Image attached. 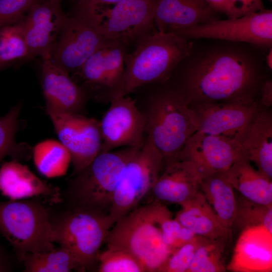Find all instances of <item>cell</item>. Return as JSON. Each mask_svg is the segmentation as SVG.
<instances>
[{
	"label": "cell",
	"mask_w": 272,
	"mask_h": 272,
	"mask_svg": "<svg viewBox=\"0 0 272 272\" xmlns=\"http://www.w3.org/2000/svg\"><path fill=\"white\" fill-rule=\"evenodd\" d=\"M228 19L237 18L264 10L262 0H228Z\"/></svg>",
	"instance_id": "8d00e7d4"
},
{
	"label": "cell",
	"mask_w": 272,
	"mask_h": 272,
	"mask_svg": "<svg viewBox=\"0 0 272 272\" xmlns=\"http://www.w3.org/2000/svg\"><path fill=\"white\" fill-rule=\"evenodd\" d=\"M141 147H126L116 151L100 152L70 180L62 195L67 207L109 215L112 197L123 172Z\"/></svg>",
	"instance_id": "277c9868"
},
{
	"label": "cell",
	"mask_w": 272,
	"mask_h": 272,
	"mask_svg": "<svg viewBox=\"0 0 272 272\" xmlns=\"http://www.w3.org/2000/svg\"><path fill=\"white\" fill-rule=\"evenodd\" d=\"M226 269L233 272H271L272 233L261 226L241 231Z\"/></svg>",
	"instance_id": "ffe728a7"
},
{
	"label": "cell",
	"mask_w": 272,
	"mask_h": 272,
	"mask_svg": "<svg viewBox=\"0 0 272 272\" xmlns=\"http://www.w3.org/2000/svg\"><path fill=\"white\" fill-rule=\"evenodd\" d=\"M192 45V40L156 31L125 54L122 79L110 102L128 95L140 86L166 82Z\"/></svg>",
	"instance_id": "3957f363"
},
{
	"label": "cell",
	"mask_w": 272,
	"mask_h": 272,
	"mask_svg": "<svg viewBox=\"0 0 272 272\" xmlns=\"http://www.w3.org/2000/svg\"><path fill=\"white\" fill-rule=\"evenodd\" d=\"M49 213L55 243L69 250L86 270H97L100 248L112 226L108 215L69 207Z\"/></svg>",
	"instance_id": "52a82bcc"
},
{
	"label": "cell",
	"mask_w": 272,
	"mask_h": 272,
	"mask_svg": "<svg viewBox=\"0 0 272 272\" xmlns=\"http://www.w3.org/2000/svg\"><path fill=\"white\" fill-rule=\"evenodd\" d=\"M131 93L144 117L147 135L162 154L163 165L177 160L198 129L192 108L166 82L145 85Z\"/></svg>",
	"instance_id": "7a4b0ae2"
},
{
	"label": "cell",
	"mask_w": 272,
	"mask_h": 272,
	"mask_svg": "<svg viewBox=\"0 0 272 272\" xmlns=\"http://www.w3.org/2000/svg\"><path fill=\"white\" fill-rule=\"evenodd\" d=\"M192 40L167 83L188 105L249 101L260 90L268 51L253 44L216 39Z\"/></svg>",
	"instance_id": "6da1fadb"
},
{
	"label": "cell",
	"mask_w": 272,
	"mask_h": 272,
	"mask_svg": "<svg viewBox=\"0 0 272 272\" xmlns=\"http://www.w3.org/2000/svg\"><path fill=\"white\" fill-rule=\"evenodd\" d=\"M98 263L99 272H145L133 255L121 249L107 248L99 253Z\"/></svg>",
	"instance_id": "836d02e7"
},
{
	"label": "cell",
	"mask_w": 272,
	"mask_h": 272,
	"mask_svg": "<svg viewBox=\"0 0 272 272\" xmlns=\"http://www.w3.org/2000/svg\"><path fill=\"white\" fill-rule=\"evenodd\" d=\"M100 121L102 143L100 152L118 147H141L147 134L144 117L128 95L113 99Z\"/></svg>",
	"instance_id": "9a60e30c"
},
{
	"label": "cell",
	"mask_w": 272,
	"mask_h": 272,
	"mask_svg": "<svg viewBox=\"0 0 272 272\" xmlns=\"http://www.w3.org/2000/svg\"><path fill=\"white\" fill-rule=\"evenodd\" d=\"M157 202V219L162 238L171 251L190 241L196 236L176 219H172L170 211L164 204Z\"/></svg>",
	"instance_id": "d6a6232c"
},
{
	"label": "cell",
	"mask_w": 272,
	"mask_h": 272,
	"mask_svg": "<svg viewBox=\"0 0 272 272\" xmlns=\"http://www.w3.org/2000/svg\"><path fill=\"white\" fill-rule=\"evenodd\" d=\"M0 191L11 200L41 197L51 204L62 201L57 187L43 181L25 165L12 160L0 168Z\"/></svg>",
	"instance_id": "44dd1931"
},
{
	"label": "cell",
	"mask_w": 272,
	"mask_h": 272,
	"mask_svg": "<svg viewBox=\"0 0 272 272\" xmlns=\"http://www.w3.org/2000/svg\"><path fill=\"white\" fill-rule=\"evenodd\" d=\"M128 52L124 43L112 41L95 52L71 77L89 100L110 102L122 79Z\"/></svg>",
	"instance_id": "30bf717a"
},
{
	"label": "cell",
	"mask_w": 272,
	"mask_h": 272,
	"mask_svg": "<svg viewBox=\"0 0 272 272\" xmlns=\"http://www.w3.org/2000/svg\"><path fill=\"white\" fill-rule=\"evenodd\" d=\"M0 234L20 261L27 253L55 248L49 210L38 197L0 201Z\"/></svg>",
	"instance_id": "8992f818"
},
{
	"label": "cell",
	"mask_w": 272,
	"mask_h": 272,
	"mask_svg": "<svg viewBox=\"0 0 272 272\" xmlns=\"http://www.w3.org/2000/svg\"><path fill=\"white\" fill-rule=\"evenodd\" d=\"M230 239H213L199 236L198 246L188 272L226 271V250Z\"/></svg>",
	"instance_id": "f546056e"
},
{
	"label": "cell",
	"mask_w": 272,
	"mask_h": 272,
	"mask_svg": "<svg viewBox=\"0 0 272 272\" xmlns=\"http://www.w3.org/2000/svg\"><path fill=\"white\" fill-rule=\"evenodd\" d=\"M157 206L154 201L129 212L114 223L105 241L107 248L133 255L145 272H157L172 252L162 238Z\"/></svg>",
	"instance_id": "5b68a950"
},
{
	"label": "cell",
	"mask_w": 272,
	"mask_h": 272,
	"mask_svg": "<svg viewBox=\"0 0 272 272\" xmlns=\"http://www.w3.org/2000/svg\"><path fill=\"white\" fill-rule=\"evenodd\" d=\"M45 111L59 142L71 155L73 175H76L100 152L102 139L100 120L47 106Z\"/></svg>",
	"instance_id": "8fae6325"
},
{
	"label": "cell",
	"mask_w": 272,
	"mask_h": 272,
	"mask_svg": "<svg viewBox=\"0 0 272 272\" xmlns=\"http://www.w3.org/2000/svg\"><path fill=\"white\" fill-rule=\"evenodd\" d=\"M21 261L25 272L86 271L76 257L61 246L45 252L27 253Z\"/></svg>",
	"instance_id": "83f0119b"
},
{
	"label": "cell",
	"mask_w": 272,
	"mask_h": 272,
	"mask_svg": "<svg viewBox=\"0 0 272 272\" xmlns=\"http://www.w3.org/2000/svg\"><path fill=\"white\" fill-rule=\"evenodd\" d=\"M112 41L102 33L97 13L74 10L72 15H66L49 58L73 74L95 52Z\"/></svg>",
	"instance_id": "ba28073f"
},
{
	"label": "cell",
	"mask_w": 272,
	"mask_h": 272,
	"mask_svg": "<svg viewBox=\"0 0 272 272\" xmlns=\"http://www.w3.org/2000/svg\"><path fill=\"white\" fill-rule=\"evenodd\" d=\"M43 0H0V29L19 22L35 4Z\"/></svg>",
	"instance_id": "d590c367"
},
{
	"label": "cell",
	"mask_w": 272,
	"mask_h": 272,
	"mask_svg": "<svg viewBox=\"0 0 272 272\" xmlns=\"http://www.w3.org/2000/svg\"><path fill=\"white\" fill-rule=\"evenodd\" d=\"M70 75L49 57L42 59L41 85L45 106L85 115L89 99Z\"/></svg>",
	"instance_id": "ac0fdd59"
},
{
	"label": "cell",
	"mask_w": 272,
	"mask_h": 272,
	"mask_svg": "<svg viewBox=\"0 0 272 272\" xmlns=\"http://www.w3.org/2000/svg\"><path fill=\"white\" fill-rule=\"evenodd\" d=\"M28 46L18 23L0 29V71L20 60L26 61Z\"/></svg>",
	"instance_id": "1f68e13d"
},
{
	"label": "cell",
	"mask_w": 272,
	"mask_h": 272,
	"mask_svg": "<svg viewBox=\"0 0 272 272\" xmlns=\"http://www.w3.org/2000/svg\"><path fill=\"white\" fill-rule=\"evenodd\" d=\"M125 0H77L74 8L97 12L102 5L116 4Z\"/></svg>",
	"instance_id": "74e56055"
},
{
	"label": "cell",
	"mask_w": 272,
	"mask_h": 272,
	"mask_svg": "<svg viewBox=\"0 0 272 272\" xmlns=\"http://www.w3.org/2000/svg\"><path fill=\"white\" fill-rule=\"evenodd\" d=\"M236 198V212L232 229L241 231L261 226L272 233V205H264L252 201L242 196Z\"/></svg>",
	"instance_id": "4dcf8cb0"
},
{
	"label": "cell",
	"mask_w": 272,
	"mask_h": 272,
	"mask_svg": "<svg viewBox=\"0 0 272 272\" xmlns=\"http://www.w3.org/2000/svg\"><path fill=\"white\" fill-rule=\"evenodd\" d=\"M234 189L224 172L203 175L200 186V191L221 224L231 230L237 207Z\"/></svg>",
	"instance_id": "484cf974"
},
{
	"label": "cell",
	"mask_w": 272,
	"mask_h": 272,
	"mask_svg": "<svg viewBox=\"0 0 272 272\" xmlns=\"http://www.w3.org/2000/svg\"><path fill=\"white\" fill-rule=\"evenodd\" d=\"M62 1L38 3L17 23L22 28L28 46L26 61L37 56L42 59L49 57L66 15L62 10Z\"/></svg>",
	"instance_id": "2e32d148"
},
{
	"label": "cell",
	"mask_w": 272,
	"mask_h": 272,
	"mask_svg": "<svg viewBox=\"0 0 272 272\" xmlns=\"http://www.w3.org/2000/svg\"><path fill=\"white\" fill-rule=\"evenodd\" d=\"M32 156L38 171L49 178L64 175L72 161L65 147L59 141L52 139L36 145Z\"/></svg>",
	"instance_id": "4316f807"
},
{
	"label": "cell",
	"mask_w": 272,
	"mask_h": 272,
	"mask_svg": "<svg viewBox=\"0 0 272 272\" xmlns=\"http://www.w3.org/2000/svg\"><path fill=\"white\" fill-rule=\"evenodd\" d=\"M163 166L162 154L147 135L143 145L127 164L113 194L108 215L112 225L138 207L151 192Z\"/></svg>",
	"instance_id": "9c48e42d"
},
{
	"label": "cell",
	"mask_w": 272,
	"mask_h": 272,
	"mask_svg": "<svg viewBox=\"0 0 272 272\" xmlns=\"http://www.w3.org/2000/svg\"><path fill=\"white\" fill-rule=\"evenodd\" d=\"M16 258L17 257L11 255L0 242V272L14 270L16 266Z\"/></svg>",
	"instance_id": "f35d334b"
},
{
	"label": "cell",
	"mask_w": 272,
	"mask_h": 272,
	"mask_svg": "<svg viewBox=\"0 0 272 272\" xmlns=\"http://www.w3.org/2000/svg\"><path fill=\"white\" fill-rule=\"evenodd\" d=\"M233 188L241 196L256 203L272 205V182L242 156L224 172Z\"/></svg>",
	"instance_id": "d4e9b609"
},
{
	"label": "cell",
	"mask_w": 272,
	"mask_h": 272,
	"mask_svg": "<svg viewBox=\"0 0 272 272\" xmlns=\"http://www.w3.org/2000/svg\"><path fill=\"white\" fill-rule=\"evenodd\" d=\"M205 1L216 12L223 13L228 17L229 12L228 0Z\"/></svg>",
	"instance_id": "60d3db41"
},
{
	"label": "cell",
	"mask_w": 272,
	"mask_h": 272,
	"mask_svg": "<svg viewBox=\"0 0 272 272\" xmlns=\"http://www.w3.org/2000/svg\"><path fill=\"white\" fill-rule=\"evenodd\" d=\"M240 157V143L197 130L187 141L177 160L194 162L205 175L226 171Z\"/></svg>",
	"instance_id": "e0dca14e"
},
{
	"label": "cell",
	"mask_w": 272,
	"mask_h": 272,
	"mask_svg": "<svg viewBox=\"0 0 272 272\" xmlns=\"http://www.w3.org/2000/svg\"><path fill=\"white\" fill-rule=\"evenodd\" d=\"M203 174L193 162L178 160L165 166L151 193L154 201L180 205L199 190Z\"/></svg>",
	"instance_id": "d6986e66"
},
{
	"label": "cell",
	"mask_w": 272,
	"mask_h": 272,
	"mask_svg": "<svg viewBox=\"0 0 272 272\" xmlns=\"http://www.w3.org/2000/svg\"><path fill=\"white\" fill-rule=\"evenodd\" d=\"M199 236L174 249L157 272H188L198 246Z\"/></svg>",
	"instance_id": "e575fe53"
},
{
	"label": "cell",
	"mask_w": 272,
	"mask_h": 272,
	"mask_svg": "<svg viewBox=\"0 0 272 272\" xmlns=\"http://www.w3.org/2000/svg\"><path fill=\"white\" fill-rule=\"evenodd\" d=\"M205 0H159L155 15L157 31L175 33L181 29L220 19Z\"/></svg>",
	"instance_id": "7402d4cb"
},
{
	"label": "cell",
	"mask_w": 272,
	"mask_h": 272,
	"mask_svg": "<svg viewBox=\"0 0 272 272\" xmlns=\"http://www.w3.org/2000/svg\"><path fill=\"white\" fill-rule=\"evenodd\" d=\"M191 108L198 131L240 144L260 110L255 100L202 103Z\"/></svg>",
	"instance_id": "5bb4252c"
},
{
	"label": "cell",
	"mask_w": 272,
	"mask_h": 272,
	"mask_svg": "<svg viewBox=\"0 0 272 272\" xmlns=\"http://www.w3.org/2000/svg\"><path fill=\"white\" fill-rule=\"evenodd\" d=\"M180 206L181 209L175 219L196 235L213 239H231L232 230L221 224L200 190Z\"/></svg>",
	"instance_id": "cb8c5ba5"
},
{
	"label": "cell",
	"mask_w": 272,
	"mask_h": 272,
	"mask_svg": "<svg viewBox=\"0 0 272 272\" xmlns=\"http://www.w3.org/2000/svg\"><path fill=\"white\" fill-rule=\"evenodd\" d=\"M241 152L271 180L272 117L269 112L259 110L241 143Z\"/></svg>",
	"instance_id": "603a6c76"
},
{
	"label": "cell",
	"mask_w": 272,
	"mask_h": 272,
	"mask_svg": "<svg viewBox=\"0 0 272 272\" xmlns=\"http://www.w3.org/2000/svg\"><path fill=\"white\" fill-rule=\"evenodd\" d=\"M22 104L18 103L0 117V163L7 156L13 160H28L32 149L26 143H17L15 137L20 124Z\"/></svg>",
	"instance_id": "f1b7e54d"
},
{
	"label": "cell",
	"mask_w": 272,
	"mask_h": 272,
	"mask_svg": "<svg viewBox=\"0 0 272 272\" xmlns=\"http://www.w3.org/2000/svg\"><path fill=\"white\" fill-rule=\"evenodd\" d=\"M265 62L269 70H272V49L270 48L265 56Z\"/></svg>",
	"instance_id": "b9f144b4"
},
{
	"label": "cell",
	"mask_w": 272,
	"mask_h": 272,
	"mask_svg": "<svg viewBox=\"0 0 272 272\" xmlns=\"http://www.w3.org/2000/svg\"><path fill=\"white\" fill-rule=\"evenodd\" d=\"M270 1H271L272 0H270Z\"/></svg>",
	"instance_id": "7bdbcfd3"
},
{
	"label": "cell",
	"mask_w": 272,
	"mask_h": 272,
	"mask_svg": "<svg viewBox=\"0 0 272 272\" xmlns=\"http://www.w3.org/2000/svg\"><path fill=\"white\" fill-rule=\"evenodd\" d=\"M159 0H125L100 14V27L108 39L134 48L156 31L155 11Z\"/></svg>",
	"instance_id": "4fadbf2b"
},
{
	"label": "cell",
	"mask_w": 272,
	"mask_h": 272,
	"mask_svg": "<svg viewBox=\"0 0 272 272\" xmlns=\"http://www.w3.org/2000/svg\"><path fill=\"white\" fill-rule=\"evenodd\" d=\"M174 34L189 40L216 39L248 43L268 51L272 46V11L218 19L181 29Z\"/></svg>",
	"instance_id": "7c38bea8"
},
{
	"label": "cell",
	"mask_w": 272,
	"mask_h": 272,
	"mask_svg": "<svg viewBox=\"0 0 272 272\" xmlns=\"http://www.w3.org/2000/svg\"><path fill=\"white\" fill-rule=\"evenodd\" d=\"M261 93V104L265 107H268L272 104V81L265 80L260 88Z\"/></svg>",
	"instance_id": "ab89813d"
}]
</instances>
